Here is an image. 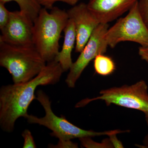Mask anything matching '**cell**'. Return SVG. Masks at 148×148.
<instances>
[{"instance_id":"22","label":"cell","mask_w":148,"mask_h":148,"mask_svg":"<svg viewBox=\"0 0 148 148\" xmlns=\"http://www.w3.org/2000/svg\"><path fill=\"white\" fill-rule=\"evenodd\" d=\"M146 121H147V124L148 126V117H146ZM143 145H135V146H136L137 147H138L140 148H148V134L147 135V136L145 137L144 141H143Z\"/></svg>"},{"instance_id":"11","label":"cell","mask_w":148,"mask_h":148,"mask_svg":"<svg viewBox=\"0 0 148 148\" xmlns=\"http://www.w3.org/2000/svg\"><path fill=\"white\" fill-rule=\"evenodd\" d=\"M64 32V41L62 49L54 60L60 64L64 72L70 70L73 64L72 52L76 42L75 27L72 19L69 18Z\"/></svg>"},{"instance_id":"15","label":"cell","mask_w":148,"mask_h":148,"mask_svg":"<svg viewBox=\"0 0 148 148\" xmlns=\"http://www.w3.org/2000/svg\"><path fill=\"white\" fill-rule=\"evenodd\" d=\"M80 0H37L38 2L41 6L47 9H51L53 7L54 3L56 2L60 1L66 3L69 5L73 6L76 5Z\"/></svg>"},{"instance_id":"18","label":"cell","mask_w":148,"mask_h":148,"mask_svg":"<svg viewBox=\"0 0 148 148\" xmlns=\"http://www.w3.org/2000/svg\"><path fill=\"white\" fill-rule=\"evenodd\" d=\"M138 5L140 13L148 28V0H139Z\"/></svg>"},{"instance_id":"14","label":"cell","mask_w":148,"mask_h":148,"mask_svg":"<svg viewBox=\"0 0 148 148\" xmlns=\"http://www.w3.org/2000/svg\"><path fill=\"white\" fill-rule=\"evenodd\" d=\"M79 140L82 145L85 148H114L109 138L104 140L101 143L94 142L90 137H84L79 138Z\"/></svg>"},{"instance_id":"2","label":"cell","mask_w":148,"mask_h":148,"mask_svg":"<svg viewBox=\"0 0 148 148\" xmlns=\"http://www.w3.org/2000/svg\"><path fill=\"white\" fill-rule=\"evenodd\" d=\"M42 8L34 21L33 43L45 61H53L59 52V41L69 19L67 12L53 7Z\"/></svg>"},{"instance_id":"13","label":"cell","mask_w":148,"mask_h":148,"mask_svg":"<svg viewBox=\"0 0 148 148\" xmlns=\"http://www.w3.org/2000/svg\"><path fill=\"white\" fill-rule=\"evenodd\" d=\"M10 1L17 3L20 8V10L33 21L37 18L42 8L41 6L37 0H0V2L5 4Z\"/></svg>"},{"instance_id":"17","label":"cell","mask_w":148,"mask_h":148,"mask_svg":"<svg viewBox=\"0 0 148 148\" xmlns=\"http://www.w3.org/2000/svg\"><path fill=\"white\" fill-rule=\"evenodd\" d=\"M21 135L24 139L23 148H36L34 138L29 130H25Z\"/></svg>"},{"instance_id":"19","label":"cell","mask_w":148,"mask_h":148,"mask_svg":"<svg viewBox=\"0 0 148 148\" xmlns=\"http://www.w3.org/2000/svg\"><path fill=\"white\" fill-rule=\"evenodd\" d=\"M51 148H76L78 147L77 144L73 143L71 140H59L58 144L56 145H50Z\"/></svg>"},{"instance_id":"5","label":"cell","mask_w":148,"mask_h":148,"mask_svg":"<svg viewBox=\"0 0 148 148\" xmlns=\"http://www.w3.org/2000/svg\"><path fill=\"white\" fill-rule=\"evenodd\" d=\"M148 88L144 80L130 86L110 88L101 90L100 96L82 100L77 103L75 108H82L92 101L101 100L105 101L107 106L114 104L142 111L148 117Z\"/></svg>"},{"instance_id":"9","label":"cell","mask_w":148,"mask_h":148,"mask_svg":"<svg viewBox=\"0 0 148 148\" xmlns=\"http://www.w3.org/2000/svg\"><path fill=\"white\" fill-rule=\"evenodd\" d=\"M69 18L74 21L76 32L75 51L80 53L100 22L88 7L81 3L67 11Z\"/></svg>"},{"instance_id":"20","label":"cell","mask_w":148,"mask_h":148,"mask_svg":"<svg viewBox=\"0 0 148 148\" xmlns=\"http://www.w3.org/2000/svg\"><path fill=\"white\" fill-rule=\"evenodd\" d=\"M116 133H113L109 135V139L111 143L113 146L114 148H124L121 142L116 137Z\"/></svg>"},{"instance_id":"1","label":"cell","mask_w":148,"mask_h":148,"mask_svg":"<svg viewBox=\"0 0 148 148\" xmlns=\"http://www.w3.org/2000/svg\"><path fill=\"white\" fill-rule=\"evenodd\" d=\"M64 71L55 60L48 62L39 73L27 82L3 86L0 89V125L3 130L11 132L19 118H26L28 108L36 98L35 90L39 86L53 85L60 81Z\"/></svg>"},{"instance_id":"8","label":"cell","mask_w":148,"mask_h":148,"mask_svg":"<svg viewBox=\"0 0 148 148\" xmlns=\"http://www.w3.org/2000/svg\"><path fill=\"white\" fill-rule=\"evenodd\" d=\"M34 26V21L21 11L10 12L7 23L1 30L0 42L14 45H33Z\"/></svg>"},{"instance_id":"6","label":"cell","mask_w":148,"mask_h":148,"mask_svg":"<svg viewBox=\"0 0 148 148\" xmlns=\"http://www.w3.org/2000/svg\"><path fill=\"white\" fill-rule=\"evenodd\" d=\"M105 37L109 47L112 48L125 41L137 43L141 47L148 46V28L140 13L138 1L126 16L119 18L109 28Z\"/></svg>"},{"instance_id":"12","label":"cell","mask_w":148,"mask_h":148,"mask_svg":"<svg viewBox=\"0 0 148 148\" xmlns=\"http://www.w3.org/2000/svg\"><path fill=\"white\" fill-rule=\"evenodd\" d=\"M94 68L95 72L98 75L108 76L114 71L116 65L112 58L101 53L94 58Z\"/></svg>"},{"instance_id":"21","label":"cell","mask_w":148,"mask_h":148,"mask_svg":"<svg viewBox=\"0 0 148 148\" xmlns=\"http://www.w3.org/2000/svg\"><path fill=\"white\" fill-rule=\"evenodd\" d=\"M139 54L142 59L148 64V46L141 47L139 49Z\"/></svg>"},{"instance_id":"16","label":"cell","mask_w":148,"mask_h":148,"mask_svg":"<svg viewBox=\"0 0 148 148\" xmlns=\"http://www.w3.org/2000/svg\"><path fill=\"white\" fill-rule=\"evenodd\" d=\"M10 12L7 9L5 3L0 2V29L4 27L9 18Z\"/></svg>"},{"instance_id":"4","label":"cell","mask_w":148,"mask_h":148,"mask_svg":"<svg viewBox=\"0 0 148 148\" xmlns=\"http://www.w3.org/2000/svg\"><path fill=\"white\" fill-rule=\"evenodd\" d=\"M36 99L40 103L45 111L44 116L38 118L33 115L26 116L27 122L30 124H37L47 127L52 131L51 135L58 138L59 140H71L75 138L92 137L108 135L116 133H124L125 130H115L104 132H95L82 129L74 125L66 119L64 116H57L52 111L51 101L49 97L42 90L37 92Z\"/></svg>"},{"instance_id":"10","label":"cell","mask_w":148,"mask_h":148,"mask_svg":"<svg viewBox=\"0 0 148 148\" xmlns=\"http://www.w3.org/2000/svg\"><path fill=\"white\" fill-rule=\"evenodd\" d=\"M139 0H90L88 7L100 24H108L129 11Z\"/></svg>"},{"instance_id":"7","label":"cell","mask_w":148,"mask_h":148,"mask_svg":"<svg viewBox=\"0 0 148 148\" xmlns=\"http://www.w3.org/2000/svg\"><path fill=\"white\" fill-rule=\"evenodd\" d=\"M108 29V24H100L92 33L78 58L69 70L66 79L69 88L75 87L77 81L90 61L98 54L106 53L109 46L105 36Z\"/></svg>"},{"instance_id":"3","label":"cell","mask_w":148,"mask_h":148,"mask_svg":"<svg viewBox=\"0 0 148 148\" xmlns=\"http://www.w3.org/2000/svg\"><path fill=\"white\" fill-rule=\"evenodd\" d=\"M46 63L34 45H14L0 42V65L11 75L14 84L31 80Z\"/></svg>"}]
</instances>
